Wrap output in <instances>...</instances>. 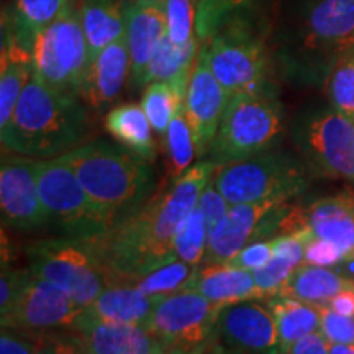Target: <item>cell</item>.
Segmentation results:
<instances>
[{"label": "cell", "mask_w": 354, "mask_h": 354, "mask_svg": "<svg viewBox=\"0 0 354 354\" xmlns=\"http://www.w3.org/2000/svg\"><path fill=\"white\" fill-rule=\"evenodd\" d=\"M215 162L198 159L166 190L104 236L91 241L110 286H131L146 274L177 259L174 241L184 220L196 210L202 190L216 171Z\"/></svg>", "instance_id": "obj_1"}, {"label": "cell", "mask_w": 354, "mask_h": 354, "mask_svg": "<svg viewBox=\"0 0 354 354\" xmlns=\"http://www.w3.org/2000/svg\"><path fill=\"white\" fill-rule=\"evenodd\" d=\"M354 50V0H305L297 20L277 39L282 76L297 86H320Z\"/></svg>", "instance_id": "obj_2"}, {"label": "cell", "mask_w": 354, "mask_h": 354, "mask_svg": "<svg viewBox=\"0 0 354 354\" xmlns=\"http://www.w3.org/2000/svg\"><path fill=\"white\" fill-rule=\"evenodd\" d=\"M87 131V110L81 97L56 91L33 73L10 120L0 130V140L12 154L53 159L81 146Z\"/></svg>", "instance_id": "obj_3"}, {"label": "cell", "mask_w": 354, "mask_h": 354, "mask_svg": "<svg viewBox=\"0 0 354 354\" xmlns=\"http://www.w3.org/2000/svg\"><path fill=\"white\" fill-rule=\"evenodd\" d=\"M113 225L130 218L151 201L156 174L146 161L123 145L95 140L59 156Z\"/></svg>", "instance_id": "obj_4"}, {"label": "cell", "mask_w": 354, "mask_h": 354, "mask_svg": "<svg viewBox=\"0 0 354 354\" xmlns=\"http://www.w3.org/2000/svg\"><path fill=\"white\" fill-rule=\"evenodd\" d=\"M286 130L284 105L276 91L232 95L207 158L216 166L276 149Z\"/></svg>", "instance_id": "obj_5"}, {"label": "cell", "mask_w": 354, "mask_h": 354, "mask_svg": "<svg viewBox=\"0 0 354 354\" xmlns=\"http://www.w3.org/2000/svg\"><path fill=\"white\" fill-rule=\"evenodd\" d=\"M251 13L232 15L201 46L212 73L230 97L240 92L276 91L268 77V48Z\"/></svg>", "instance_id": "obj_6"}, {"label": "cell", "mask_w": 354, "mask_h": 354, "mask_svg": "<svg viewBox=\"0 0 354 354\" xmlns=\"http://www.w3.org/2000/svg\"><path fill=\"white\" fill-rule=\"evenodd\" d=\"M310 177L302 158L271 149L218 166L214 183L232 205L266 201L286 203L307 190Z\"/></svg>", "instance_id": "obj_7"}, {"label": "cell", "mask_w": 354, "mask_h": 354, "mask_svg": "<svg viewBox=\"0 0 354 354\" xmlns=\"http://www.w3.org/2000/svg\"><path fill=\"white\" fill-rule=\"evenodd\" d=\"M290 138L310 174L354 184V122L331 105H307L295 115Z\"/></svg>", "instance_id": "obj_8"}, {"label": "cell", "mask_w": 354, "mask_h": 354, "mask_svg": "<svg viewBox=\"0 0 354 354\" xmlns=\"http://www.w3.org/2000/svg\"><path fill=\"white\" fill-rule=\"evenodd\" d=\"M38 185L46 221L64 238L91 243L115 227L61 158L38 161Z\"/></svg>", "instance_id": "obj_9"}, {"label": "cell", "mask_w": 354, "mask_h": 354, "mask_svg": "<svg viewBox=\"0 0 354 354\" xmlns=\"http://www.w3.org/2000/svg\"><path fill=\"white\" fill-rule=\"evenodd\" d=\"M32 56L35 74L43 82L59 92L81 97L91 55L81 12L73 0L55 21L38 33Z\"/></svg>", "instance_id": "obj_10"}, {"label": "cell", "mask_w": 354, "mask_h": 354, "mask_svg": "<svg viewBox=\"0 0 354 354\" xmlns=\"http://www.w3.org/2000/svg\"><path fill=\"white\" fill-rule=\"evenodd\" d=\"M28 269L69 292L86 308L109 284L107 272L91 243L73 238L37 241L26 248Z\"/></svg>", "instance_id": "obj_11"}, {"label": "cell", "mask_w": 354, "mask_h": 354, "mask_svg": "<svg viewBox=\"0 0 354 354\" xmlns=\"http://www.w3.org/2000/svg\"><path fill=\"white\" fill-rule=\"evenodd\" d=\"M221 307L196 290H179L158 304L146 326L162 348L198 354L216 339Z\"/></svg>", "instance_id": "obj_12"}, {"label": "cell", "mask_w": 354, "mask_h": 354, "mask_svg": "<svg viewBox=\"0 0 354 354\" xmlns=\"http://www.w3.org/2000/svg\"><path fill=\"white\" fill-rule=\"evenodd\" d=\"M82 312L84 308L69 292L30 271L19 297L7 313L0 315V322L3 328L46 333L73 328Z\"/></svg>", "instance_id": "obj_13"}, {"label": "cell", "mask_w": 354, "mask_h": 354, "mask_svg": "<svg viewBox=\"0 0 354 354\" xmlns=\"http://www.w3.org/2000/svg\"><path fill=\"white\" fill-rule=\"evenodd\" d=\"M0 210L3 227L30 232L46 225L38 185V161L25 156H2Z\"/></svg>", "instance_id": "obj_14"}, {"label": "cell", "mask_w": 354, "mask_h": 354, "mask_svg": "<svg viewBox=\"0 0 354 354\" xmlns=\"http://www.w3.org/2000/svg\"><path fill=\"white\" fill-rule=\"evenodd\" d=\"M216 338L243 354H279V331L268 304L254 300L220 308Z\"/></svg>", "instance_id": "obj_15"}, {"label": "cell", "mask_w": 354, "mask_h": 354, "mask_svg": "<svg viewBox=\"0 0 354 354\" xmlns=\"http://www.w3.org/2000/svg\"><path fill=\"white\" fill-rule=\"evenodd\" d=\"M230 99L232 97L212 73L203 51L198 50L184 102L198 159L207 158Z\"/></svg>", "instance_id": "obj_16"}, {"label": "cell", "mask_w": 354, "mask_h": 354, "mask_svg": "<svg viewBox=\"0 0 354 354\" xmlns=\"http://www.w3.org/2000/svg\"><path fill=\"white\" fill-rule=\"evenodd\" d=\"M69 330L87 354H151L162 348L148 326L135 323L95 320L81 313Z\"/></svg>", "instance_id": "obj_17"}, {"label": "cell", "mask_w": 354, "mask_h": 354, "mask_svg": "<svg viewBox=\"0 0 354 354\" xmlns=\"http://www.w3.org/2000/svg\"><path fill=\"white\" fill-rule=\"evenodd\" d=\"M307 228L313 236L335 243L348 256L354 250V194L322 197L292 210V233Z\"/></svg>", "instance_id": "obj_18"}, {"label": "cell", "mask_w": 354, "mask_h": 354, "mask_svg": "<svg viewBox=\"0 0 354 354\" xmlns=\"http://www.w3.org/2000/svg\"><path fill=\"white\" fill-rule=\"evenodd\" d=\"M281 202L266 201L253 203H234L209 234V246L203 264L230 263L243 248L254 241L259 223Z\"/></svg>", "instance_id": "obj_19"}, {"label": "cell", "mask_w": 354, "mask_h": 354, "mask_svg": "<svg viewBox=\"0 0 354 354\" xmlns=\"http://www.w3.org/2000/svg\"><path fill=\"white\" fill-rule=\"evenodd\" d=\"M130 73V46L125 35L102 50L88 66L81 100L97 112L110 107L120 97Z\"/></svg>", "instance_id": "obj_20"}, {"label": "cell", "mask_w": 354, "mask_h": 354, "mask_svg": "<svg viewBox=\"0 0 354 354\" xmlns=\"http://www.w3.org/2000/svg\"><path fill=\"white\" fill-rule=\"evenodd\" d=\"M166 35V19L161 6H141L128 2L127 39L131 57V88L146 87L148 66Z\"/></svg>", "instance_id": "obj_21"}, {"label": "cell", "mask_w": 354, "mask_h": 354, "mask_svg": "<svg viewBox=\"0 0 354 354\" xmlns=\"http://www.w3.org/2000/svg\"><path fill=\"white\" fill-rule=\"evenodd\" d=\"M183 290H196L218 305L263 299L253 272L230 264L198 266Z\"/></svg>", "instance_id": "obj_22"}, {"label": "cell", "mask_w": 354, "mask_h": 354, "mask_svg": "<svg viewBox=\"0 0 354 354\" xmlns=\"http://www.w3.org/2000/svg\"><path fill=\"white\" fill-rule=\"evenodd\" d=\"M165 297L166 295L145 294L135 286H109L94 302L84 308L82 317L146 326L154 308Z\"/></svg>", "instance_id": "obj_23"}, {"label": "cell", "mask_w": 354, "mask_h": 354, "mask_svg": "<svg viewBox=\"0 0 354 354\" xmlns=\"http://www.w3.org/2000/svg\"><path fill=\"white\" fill-rule=\"evenodd\" d=\"M127 0H82L79 12L91 63L109 44L127 35Z\"/></svg>", "instance_id": "obj_24"}, {"label": "cell", "mask_w": 354, "mask_h": 354, "mask_svg": "<svg viewBox=\"0 0 354 354\" xmlns=\"http://www.w3.org/2000/svg\"><path fill=\"white\" fill-rule=\"evenodd\" d=\"M69 2L71 0H15L12 7L3 10L2 35L12 37L32 51L38 33L59 17Z\"/></svg>", "instance_id": "obj_25"}, {"label": "cell", "mask_w": 354, "mask_h": 354, "mask_svg": "<svg viewBox=\"0 0 354 354\" xmlns=\"http://www.w3.org/2000/svg\"><path fill=\"white\" fill-rule=\"evenodd\" d=\"M35 73L32 51L2 35L0 55V130L10 120L21 92Z\"/></svg>", "instance_id": "obj_26"}, {"label": "cell", "mask_w": 354, "mask_h": 354, "mask_svg": "<svg viewBox=\"0 0 354 354\" xmlns=\"http://www.w3.org/2000/svg\"><path fill=\"white\" fill-rule=\"evenodd\" d=\"M201 39L194 38L187 44H174L167 35L159 43L146 73V86L149 82H166L185 100L190 76L198 55Z\"/></svg>", "instance_id": "obj_27"}, {"label": "cell", "mask_w": 354, "mask_h": 354, "mask_svg": "<svg viewBox=\"0 0 354 354\" xmlns=\"http://www.w3.org/2000/svg\"><path fill=\"white\" fill-rule=\"evenodd\" d=\"M351 287H354V281L342 271L304 263L295 269L277 295H287L315 307H325L336 294Z\"/></svg>", "instance_id": "obj_28"}, {"label": "cell", "mask_w": 354, "mask_h": 354, "mask_svg": "<svg viewBox=\"0 0 354 354\" xmlns=\"http://www.w3.org/2000/svg\"><path fill=\"white\" fill-rule=\"evenodd\" d=\"M105 128L118 143L127 146L146 161L156 159L151 123L138 104H123L110 110L105 117Z\"/></svg>", "instance_id": "obj_29"}, {"label": "cell", "mask_w": 354, "mask_h": 354, "mask_svg": "<svg viewBox=\"0 0 354 354\" xmlns=\"http://www.w3.org/2000/svg\"><path fill=\"white\" fill-rule=\"evenodd\" d=\"M271 243V261L263 268L253 271L256 286H258L263 299L277 295L295 269L304 264V241L297 234H277Z\"/></svg>", "instance_id": "obj_30"}, {"label": "cell", "mask_w": 354, "mask_h": 354, "mask_svg": "<svg viewBox=\"0 0 354 354\" xmlns=\"http://www.w3.org/2000/svg\"><path fill=\"white\" fill-rule=\"evenodd\" d=\"M279 331V354L304 336L320 331V307L302 300L274 295L268 299Z\"/></svg>", "instance_id": "obj_31"}, {"label": "cell", "mask_w": 354, "mask_h": 354, "mask_svg": "<svg viewBox=\"0 0 354 354\" xmlns=\"http://www.w3.org/2000/svg\"><path fill=\"white\" fill-rule=\"evenodd\" d=\"M166 154L167 172L172 180L179 179L192 166L194 158L197 156L194 133L189 125L184 105L174 113L166 131Z\"/></svg>", "instance_id": "obj_32"}, {"label": "cell", "mask_w": 354, "mask_h": 354, "mask_svg": "<svg viewBox=\"0 0 354 354\" xmlns=\"http://www.w3.org/2000/svg\"><path fill=\"white\" fill-rule=\"evenodd\" d=\"M184 99L166 82H149L141 97V107L159 136H166L174 113L184 105Z\"/></svg>", "instance_id": "obj_33"}, {"label": "cell", "mask_w": 354, "mask_h": 354, "mask_svg": "<svg viewBox=\"0 0 354 354\" xmlns=\"http://www.w3.org/2000/svg\"><path fill=\"white\" fill-rule=\"evenodd\" d=\"M209 234L210 230L207 227L205 216L198 210V207H196V210L184 220L177 232L174 241L177 259L196 268L202 266L207 254V246H209Z\"/></svg>", "instance_id": "obj_34"}, {"label": "cell", "mask_w": 354, "mask_h": 354, "mask_svg": "<svg viewBox=\"0 0 354 354\" xmlns=\"http://www.w3.org/2000/svg\"><path fill=\"white\" fill-rule=\"evenodd\" d=\"M325 92L331 107L354 122V50L343 55L333 66L325 82Z\"/></svg>", "instance_id": "obj_35"}, {"label": "cell", "mask_w": 354, "mask_h": 354, "mask_svg": "<svg viewBox=\"0 0 354 354\" xmlns=\"http://www.w3.org/2000/svg\"><path fill=\"white\" fill-rule=\"evenodd\" d=\"M196 266H190L184 261L176 259L172 263H167L161 268L154 269L145 277L138 279L135 282V287L143 290L145 294L149 295H169L174 292L183 290L187 282L192 279L194 272H196Z\"/></svg>", "instance_id": "obj_36"}, {"label": "cell", "mask_w": 354, "mask_h": 354, "mask_svg": "<svg viewBox=\"0 0 354 354\" xmlns=\"http://www.w3.org/2000/svg\"><path fill=\"white\" fill-rule=\"evenodd\" d=\"M197 7V38L205 41L232 15L253 12L258 0H194Z\"/></svg>", "instance_id": "obj_37"}, {"label": "cell", "mask_w": 354, "mask_h": 354, "mask_svg": "<svg viewBox=\"0 0 354 354\" xmlns=\"http://www.w3.org/2000/svg\"><path fill=\"white\" fill-rule=\"evenodd\" d=\"M165 19L167 38L174 44H187L197 38V7L194 0H166Z\"/></svg>", "instance_id": "obj_38"}, {"label": "cell", "mask_w": 354, "mask_h": 354, "mask_svg": "<svg viewBox=\"0 0 354 354\" xmlns=\"http://www.w3.org/2000/svg\"><path fill=\"white\" fill-rule=\"evenodd\" d=\"M304 241V263L310 266H318V268H333L339 266L348 254L344 253L335 243L322 240V238L313 236L307 228L294 233Z\"/></svg>", "instance_id": "obj_39"}, {"label": "cell", "mask_w": 354, "mask_h": 354, "mask_svg": "<svg viewBox=\"0 0 354 354\" xmlns=\"http://www.w3.org/2000/svg\"><path fill=\"white\" fill-rule=\"evenodd\" d=\"M320 331L330 344H354V317L339 315L325 305L320 307Z\"/></svg>", "instance_id": "obj_40"}, {"label": "cell", "mask_w": 354, "mask_h": 354, "mask_svg": "<svg viewBox=\"0 0 354 354\" xmlns=\"http://www.w3.org/2000/svg\"><path fill=\"white\" fill-rule=\"evenodd\" d=\"M197 207L203 214V216H205L207 227H209L212 232V230L220 223V220L227 215L232 203H230L227 198H225L223 194L220 192L218 187H216L214 183V177H212L209 184L205 185V189L202 190L201 197H198Z\"/></svg>", "instance_id": "obj_41"}, {"label": "cell", "mask_w": 354, "mask_h": 354, "mask_svg": "<svg viewBox=\"0 0 354 354\" xmlns=\"http://www.w3.org/2000/svg\"><path fill=\"white\" fill-rule=\"evenodd\" d=\"M28 274L30 269H12L7 264L2 266V277H0V315H3V313H7L12 308Z\"/></svg>", "instance_id": "obj_42"}, {"label": "cell", "mask_w": 354, "mask_h": 354, "mask_svg": "<svg viewBox=\"0 0 354 354\" xmlns=\"http://www.w3.org/2000/svg\"><path fill=\"white\" fill-rule=\"evenodd\" d=\"M272 258V243L271 240L264 241H254L250 243V245L243 248V250L238 253L234 258L230 261V264L233 268L246 269V271H256V269L263 268L271 261Z\"/></svg>", "instance_id": "obj_43"}, {"label": "cell", "mask_w": 354, "mask_h": 354, "mask_svg": "<svg viewBox=\"0 0 354 354\" xmlns=\"http://www.w3.org/2000/svg\"><path fill=\"white\" fill-rule=\"evenodd\" d=\"M38 349V333L3 328L0 333V354H35Z\"/></svg>", "instance_id": "obj_44"}, {"label": "cell", "mask_w": 354, "mask_h": 354, "mask_svg": "<svg viewBox=\"0 0 354 354\" xmlns=\"http://www.w3.org/2000/svg\"><path fill=\"white\" fill-rule=\"evenodd\" d=\"M35 354H82V348L73 333L57 335L46 331L38 333V349Z\"/></svg>", "instance_id": "obj_45"}, {"label": "cell", "mask_w": 354, "mask_h": 354, "mask_svg": "<svg viewBox=\"0 0 354 354\" xmlns=\"http://www.w3.org/2000/svg\"><path fill=\"white\" fill-rule=\"evenodd\" d=\"M281 354H330V343L322 331L304 336Z\"/></svg>", "instance_id": "obj_46"}, {"label": "cell", "mask_w": 354, "mask_h": 354, "mask_svg": "<svg viewBox=\"0 0 354 354\" xmlns=\"http://www.w3.org/2000/svg\"><path fill=\"white\" fill-rule=\"evenodd\" d=\"M328 307L331 310H335L336 313L339 315H346V317H354V287L351 289H344L336 294L333 299L330 300Z\"/></svg>", "instance_id": "obj_47"}, {"label": "cell", "mask_w": 354, "mask_h": 354, "mask_svg": "<svg viewBox=\"0 0 354 354\" xmlns=\"http://www.w3.org/2000/svg\"><path fill=\"white\" fill-rule=\"evenodd\" d=\"M198 354H243L238 351V349H233L227 346L225 343H221L218 338L215 339V342H212L209 346H207L203 351H201Z\"/></svg>", "instance_id": "obj_48"}, {"label": "cell", "mask_w": 354, "mask_h": 354, "mask_svg": "<svg viewBox=\"0 0 354 354\" xmlns=\"http://www.w3.org/2000/svg\"><path fill=\"white\" fill-rule=\"evenodd\" d=\"M330 354H354V344H330Z\"/></svg>", "instance_id": "obj_49"}, {"label": "cell", "mask_w": 354, "mask_h": 354, "mask_svg": "<svg viewBox=\"0 0 354 354\" xmlns=\"http://www.w3.org/2000/svg\"><path fill=\"white\" fill-rule=\"evenodd\" d=\"M135 3H141V6H165L166 0H131Z\"/></svg>", "instance_id": "obj_50"}, {"label": "cell", "mask_w": 354, "mask_h": 354, "mask_svg": "<svg viewBox=\"0 0 354 354\" xmlns=\"http://www.w3.org/2000/svg\"><path fill=\"white\" fill-rule=\"evenodd\" d=\"M151 354H183V353H179V351H174V349L161 348V349H158V351H154V353H151Z\"/></svg>", "instance_id": "obj_51"}, {"label": "cell", "mask_w": 354, "mask_h": 354, "mask_svg": "<svg viewBox=\"0 0 354 354\" xmlns=\"http://www.w3.org/2000/svg\"><path fill=\"white\" fill-rule=\"evenodd\" d=\"M351 256H353V258H354V250H353V253H351Z\"/></svg>", "instance_id": "obj_52"}, {"label": "cell", "mask_w": 354, "mask_h": 354, "mask_svg": "<svg viewBox=\"0 0 354 354\" xmlns=\"http://www.w3.org/2000/svg\"><path fill=\"white\" fill-rule=\"evenodd\" d=\"M82 354H87V353H86V351H84V349H82Z\"/></svg>", "instance_id": "obj_53"}]
</instances>
